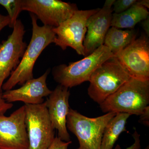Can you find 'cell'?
<instances>
[{"label":"cell","mask_w":149,"mask_h":149,"mask_svg":"<svg viewBox=\"0 0 149 149\" xmlns=\"http://www.w3.org/2000/svg\"><path fill=\"white\" fill-rule=\"evenodd\" d=\"M71 143V141L65 142L62 141L58 137H56L48 149H68V146Z\"/></svg>","instance_id":"ffe728a7"},{"label":"cell","mask_w":149,"mask_h":149,"mask_svg":"<svg viewBox=\"0 0 149 149\" xmlns=\"http://www.w3.org/2000/svg\"><path fill=\"white\" fill-rule=\"evenodd\" d=\"M100 8L88 10H78L72 16L58 27L53 28L55 34L54 43L63 50L70 47L80 55L85 56L84 43L87 33L88 19L100 10Z\"/></svg>","instance_id":"8992f818"},{"label":"cell","mask_w":149,"mask_h":149,"mask_svg":"<svg viewBox=\"0 0 149 149\" xmlns=\"http://www.w3.org/2000/svg\"><path fill=\"white\" fill-rule=\"evenodd\" d=\"M149 149V146H148V147H147V148H146V149Z\"/></svg>","instance_id":"4316f807"},{"label":"cell","mask_w":149,"mask_h":149,"mask_svg":"<svg viewBox=\"0 0 149 149\" xmlns=\"http://www.w3.org/2000/svg\"><path fill=\"white\" fill-rule=\"evenodd\" d=\"M115 0H107L102 8L90 17L87 24V33L83 46L85 56L104 45L105 37L111 27L112 5Z\"/></svg>","instance_id":"7c38bea8"},{"label":"cell","mask_w":149,"mask_h":149,"mask_svg":"<svg viewBox=\"0 0 149 149\" xmlns=\"http://www.w3.org/2000/svg\"><path fill=\"white\" fill-rule=\"evenodd\" d=\"M149 15L148 9L136 3L130 8L122 13L118 14L113 13L111 27L120 29H133L138 23L148 18Z\"/></svg>","instance_id":"9a60e30c"},{"label":"cell","mask_w":149,"mask_h":149,"mask_svg":"<svg viewBox=\"0 0 149 149\" xmlns=\"http://www.w3.org/2000/svg\"><path fill=\"white\" fill-rule=\"evenodd\" d=\"M22 9L35 15L45 26L58 27L78 10L75 4L59 0H21Z\"/></svg>","instance_id":"ba28073f"},{"label":"cell","mask_w":149,"mask_h":149,"mask_svg":"<svg viewBox=\"0 0 149 149\" xmlns=\"http://www.w3.org/2000/svg\"><path fill=\"white\" fill-rule=\"evenodd\" d=\"M115 57L130 77L149 80V41L148 36L142 35Z\"/></svg>","instance_id":"9c48e42d"},{"label":"cell","mask_w":149,"mask_h":149,"mask_svg":"<svg viewBox=\"0 0 149 149\" xmlns=\"http://www.w3.org/2000/svg\"><path fill=\"white\" fill-rule=\"evenodd\" d=\"M139 122L147 127L149 125V106L145 108L143 112L140 114Z\"/></svg>","instance_id":"603a6c76"},{"label":"cell","mask_w":149,"mask_h":149,"mask_svg":"<svg viewBox=\"0 0 149 149\" xmlns=\"http://www.w3.org/2000/svg\"><path fill=\"white\" fill-rule=\"evenodd\" d=\"M142 22V26L143 28L146 32L147 36H149V17L145 20H143Z\"/></svg>","instance_id":"d4e9b609"},{"label":"cell","mask_w":149,"mask_h":149,"mask_svg":"<svg viewBox=\"0 0 149 149\" xmlns=\"http://www.w3.org/2000/svg\"><path fill=\"white\" fill-rule=\"evenodd\" d=\"M12 33L0 44V93L4 81L20 63L27 45L23 41L25 30L21 20L17 19Z\"/></svg>","instance_id":"30bf717a"},{"label":"cell","mask_w":149,"mask_h":149,"mask_svg":"<svg viewBox=\"0 0 149 149\" xmlns=\"http://www.w3.org/2000/svg\"><path fill=\"white\" fill-rule=\"evenodd\" d=\"M32 24V38L27 46L20 63L3 84L4 91L12 90L17 85H23L27 80L33 78V70L35 62L42 51L50 44L54 43L56 35L53 27L39 26L37 17L30 14Z\"/></svg>","instance_id":"6da1fadb"},{"label":"cell","mask_w":149,"mask_h":149,"mask_svg":"<svg viewBox=\"0 0 149 149\" xmlns=\"http://www.w3.org/2000/svg\"><path fill=\"white\" fill-rule=\"evenodd\" d=\"M49 70L42 76L27 80L20 88L6 91L2 93L3 99L7 102L12 103L22 102L24 104H39L44 102V97H48L51 93L47 86V77Z\"/></svg>","instance_id":"5bb4252c"},{"label":"cell","mask_w":149,"mask_h":149,"mask_svg":"<svg viewBox=\"0 0 149 149\" xmlns=\"http://www.w3.org/2000/svg\"><path fill=\"white\" fill-rule=\"evenodd\" d=\"M131 77L114 56L102 63L91 75L88 95L100 105Z\"/></svg>","instance_id":"277c9868"},{"label":"cell","mask_w":149,"mask_h":149,"mask_svg":"<svg viewBox=\"0 0 149 149\" xmlns=\"http://www.w3.org/2000/svg\"><path fill=\"white\" fill-rule=\"evenodd\" d=\"M13 104L7 102L3 99L2 93H0V116L4 115L7 111L13 107Z\"/></svg>","instance_id":"44dd1931"},{"label":"cell","mask_w":149,"mask_h":149,"mask_svg":"<svg viewBox=\"0 0 149 149\" xmlns=\"http://www.w3.org/2000/svg\"><path fill=\"white\" fill-rule=\"evenodd\" d=\"M110 50L103 45L83 59L70 63L68 65L61 64L54 68V80L69 88L89 81L90 77L102 63L113 56Z\"/></svg>","instance_id":"3957f363"},{"label":"cell","mask_w":149,"mask_h":149,"mask_svg":"<svg viewBox=\"0 0 149 149\" xmlns=\"http://www.w3.org/2000/svg\"><path fill=\"white\" fill-rule=\"evenodd\" d=\"M24 106L29 149H49L55 137L45 103Z\"/></svg>","instance_id":"52a82bcc"},{"label":"cell","mask_w":149,"mask_h":149,"mask_svg":"<svg viewBox=\"0 0 149 149\" xmlns=\"http://www.w3.org/2000/svg\"><path fill=\"white\" fill-rule=\"evenodd\" d=\"M0 5L6 9L10 18L9 26L13 28L21 12V0H0Z\"/></svg>","instance_id":"ac0fdd59"},{"label":"cell","mask_w":149,"mask_h":149,"mask_svg":"<svg viewBox=\"0 0 149 149\" xmlns=\"http://www.w3.org/2000/svg\"><path fill=\"white\" fill-rule=\"evenodd\" d=\"M116 113H108L99 117L89 118L70 109L66 127L78 139L80 146L76 149H101L105 127Z\"/></svg>","instance_id":"5b68a950"},{"label":"cell","mask_w":149,"mask_h":149,"mask_svg":"<svg viewBox=\"0 0 149 149\" xmlns=\"http://www.w3.org/2000/svg\"><path fill=\"white\" fill-rule=\"evenodd\" d=\"M25 106L0 116V149H29Z\"/></svg>","instance_id":"8fae6325"},{"label":"cell","mask_w":149,"mask_h":149,"mask_svg":"<svg viewBox=\"0 0 149 149\" xmlns=\"http://www.w3.org/2000/svg\"><path fill=\"white\" fill-rule=\"evenodd\" d=\"M139 5L142 6L147 9L149 8V0H140L137 1L136 2Z\"/></svg>","instance_id":"484cf974"},{"label":"cell","mask_w":149,"mask_h":149,"mask_svg":"<svg viewBox=\"0 0 149 149\" xmlns=\"http://www.w3.org/2000/svg\"><path fill=\"white\" fill-rule=\"evenodd\" d=\"M130 115L117 113L105 127L101 149H112L116 142L122 132L126 131L125 125Z\"/></svg>","instance_id":"2e32d148"},{"label":"cell","mask_w":149,"mask_h":149,"mask_svg":"<svg viewBox=\"0 0 149 149\" xmlns=\"http://www.w3.org/2000/svg\"><path fill=\"white\" fill-rule=\"evenodd\" d=\"M70 96L68 88L58 85L45 102L52 125L58 131V137L67 142L71 141L66 127L67 116L70 109Z\"/></svg>","instance_id":"4fadbf2b"},{"label":"cell","mask_w":149,"mask_h":149,"mask_svg":"<svg viewBox=\"0 0 149 149\" xmlns=\"http://www.w3.org/2000/svg\"><path fill=\"white\" fill-rule=\"evenodd\" d=\"M137 0H115L112 5L113 12L120 14L124 12L135 4Z\"/></svg>","instance_id":"d6986e66"},{"label":"cell","mask_w":149,"mask_h":149,"mask_svg":"<svg viewBox=\"0 0 149 149\" xmlns=\"http://www.w3.org/2000/svg\"><path fill=\"white\" fill-rule=\"evenodd\" d=\"M149 104V80L131 77L100 105L102 112L140 116Z\"/></svg>","instance_id":"7a4b0ae2"},{"label":"cell","mask_w":149,"mask_h":149,"mask_svg":"<svg viewBox=\"0 0 149 149\" xmlns=\"http://www.w3.org/2000/svg\"><path fill=\"white\" fill-rule=\"evenodd\" d=\"M133 138L135 140L134 144L130 147H128L126 149H141V144H140V135L138 132L135 130L133 135ZM114 149H121L120 146L117 145Z\"/></svg>","instance_id":"7402d4cb"},{"label":"cell","mask_w":149,"mask_h":149,"mask_svg":"<svg viewBox=\"0 0 149 149\" xmlns=\"http://www.w3.org/2000/svg\"><path fill=\"white\" fill-rule=\"evenodd\" d=\"M136 37V32L134 29L122 30L111 27L107 32L104 45L115 55L129 45Z\"/></svg>","instance_id":"e0dca14e"},{"label":"cell","mask_w":149,"mask_h":149,"mask_svg":"<svg viewBox=\"0 0 149 149\" xmlns=\"http://www.w3.org/2000/svg\"><path fill=\"white\" fill-rule=\"evenodd\" d=\"M10 18L8 15H3L0 13V32L3 28L9 25Z\"/></svg>","instance_id":"cb8c5ba5"}]
</instances>
